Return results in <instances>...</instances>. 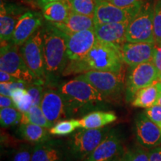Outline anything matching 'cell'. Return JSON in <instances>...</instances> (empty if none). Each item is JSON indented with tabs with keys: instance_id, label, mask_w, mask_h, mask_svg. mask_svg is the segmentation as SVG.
<instances>
[{
	"instance_id": "6da1fadb",
	"label": "cell",
	"mask_w": 161,
	"mask_h": 161,
	"mask_svg": "<svg viewBox=\"0 0 161 161\" xmlns=\"http://www.w3.org/2000/svg\"><path fill=\"white\" fill-rule=\"evenodd\" d=\"M124 62L121 56V47L96 40L93 47L82 59L68 62L64 75L84 73L90 70L121 73Z\"/></svg>"
},
{
	"instance_id": "7a4b0ae2",
	"label": "cell",
	"mask_w": 161,
	"mask_h": 161,
	"mask_svg": "<svg viewBox=\"0 0 161 161\" xmlns=\"http://www.w3.org/2000/svg\"><path fill=\"white\" fill-rule=\"evenodd\" d=\"M46 80L62 74L67 65L65 34L46 21L41 27Z\"/></svg>"
},
{
	"instance_id": "3957f363",
	"label": "cell",
	"mask_w": 161,
	"mask_h": 161,
	"mask_svg": "<svg viewBox=\"0 0 161 161\" xmlns=\"http://www.w3.org/2000/svg\"><path fill=\"white\" fill-rule=\"evenodd\" d=\"M58 91L64 98L68 116L98 105L105 97L90 83L76 78L61 84Z\"/></svg>"
},
{
	"instance_id": "277c9868",
	"label": "cell",
	"mask_w": 161,
	"mask_h": 161,
	"mask_svg": "<svg viewBox=\"0 0 161 161\" xmlns=\"http://www.w3.org/2000/svg\"><path fill=\"white\" fill-rule=\"evenodd\" d=\"M154 6L152 2H142L140 10L127 26L126 41L155 43L154 35Z\"/></svg>"
},
{
	"instance_id": "5b68a950",
	"label": "cell",
	"mask_w": 161,
	"mask_h": 161,
	"mask_svg": "<svg viewBox=\"0 0 161 161\" xmlns=\"http://www.w3.org/2000/svg\"><path fill=\"white\" fill-rule=\"evenodd\" d=\"M0 70L6 72L27 84L41 82L37 79L24 60L19 46L11 41L1 43Z\"/></svg>"
},
{
	"instance_id": "8992f818",
	"label": "cell",
	"mask_w": 161,
	"mask_h": 161,
	"mask_svg": "<svg viewBox=\"0 0 161 161\" xmlns=\"http://www.w3.org/2000/svg\"><path fill=\"white\" fill-rule=\"evenodd\" d=\"M109 131L108 128H81L74 133L68 142L72 158L77 160H84L105 138Z\"/></svg>"
},
{
	"instance_id": "52a82bcc",
	"label": "cell",
	"mask_w": 161,
	"mask_h": 161,
	"mask_svg": "<svg viewBox=\"0 0 161 161\" xmlns=\"http://www.w3.org/2000/svg\"><path fill=\"white\" fill-rule=\"evenodd\" d=\"M19 50L31 72L38 80L44 83L46 80V74L41 28L19 46Z\"/></svg>"
},
{
	"instance_id": "ba28073f",
	"label": "cell",
	"mask_w": 161,
	"mask_h": 161,
	"mask_svg": "<svg viewBox=\"0 0 161 161\" xmlns=\"http://www.w3.org/2000/svg\"><path fill=\"white\" fill-rule=\"evenodd\" d=\"M76 78L85 80L105 97L117 96L123 88V75L112 72L90 70Z\"/></svg>"
},
{
	"instance_id": "9c48e42d",
	"label": "cell",
	"mask_w": 161,
	"mask_h": 161,
	"mask_svg": "<svg viewBox=\"0 0 161 161\" xmlns=\"http://www.w3.org/2000/svg\"><path fill=\"white\" fill-rule=\"evenodd\" d=\"M160 74L153 62H147L130 67L126 82L125 97L132 102L136 92L159 80Z\"/></svg>"
},
{
	"instance_id": "30bf717a",
	"label": "cell",
	"mask_w": 161,
	"mask_h": 161,
	"mask_svg": "<svg viewBox=\"0 0 161 161\" xmlns=\"http://www.w3.org/2000/svg\"><path fill=\"white\" fill-rule=\"evenodd\" d=\"M142 3L130 8H121L105 1L96 3L93 17L95 25L129 22L140 10Z\"/></svg>"
},
{
	"instance_id": "8fae6325",
	"label": "cell",
	"mask_w": 161,
	"mask_h": 161,
	"mask_svg": "<svg viewBox=\"0 0 161 161\" xmlns=\"http://www.w3.org/2000/svg\"><path fill=\"white\" fill-rule=\"evenodd\" d=\"M64 34L69 61H75L84 58L93 47L97 40L94 29L75 33Z\"/></svg>"
},
{
	"instance_id": "7c38bea8",
	"label": "cell",
	"mask_w": 161,
	"mask_h": 161,
	"mask_svg": "<svg viewBox=\"0 0 161 161\" xmlns=\"http://www.w3.org/2000/svg\"><path fill=\"white\" fill-rule=\"evenodd\" d=\"M72 158L68 144L60 140L50 138L35 144L31 161H71Z\"/></svg>"
},
{
	"instance_id": "4fadbf2b",
	"label": "cell",
	"mask_w": 161,
	"mask_h": 161,
	"mask_svg": "<svg viewBox=\"0 0 161 161\" xmlns=\"http://www.w3.org/2000/svg\"><path fill=\"white\" fill-rule=\"evenodd\" d=\"M43 14L37 11H26L20 16L16 25L11 41L17 46H22L42 27Z\"/></svg>"
},
{
	"instance_id": "5bb4252c",
	"label": "cell",
	"mask_w": 161,
	"mask_h": 161,
	"mask_svg": "<svg viewBox=\"0 0 161 161\" xmlns=\"http://www.w3.org/2000/svg\"><path fill=\"white\" fill-rule=\"evenodd\" d=\"M155 48V43L126 42L121 47L122 61L130 67L147 62H153Z\"/></svg>"
},
{
	"instance_id": "9a60e30c",
	"label": "cell",
	"mask_w": 161,
	"mask_h": 161,
	"mask_svg": "<svg viewBox=\"0 0 161 161\" xmlns=\"http://www.w3.org/2000/svg\"><path fill=\"white\" fill-rule=\"evenodd\" d=\"M136 134L138 142L146 148H153L161 144V129L146 115L139 114L136 119Z\"/></svg>"
},
{
	"instance_id": "2e32d148",
	"label": "cell",
	"mask_w": 161,
	"mask_h": 161,
	"mask_svg": "<svg viewBox=\"0 0 161 161\" xmlns=\"http://www.w3.org/2000/svg\"><path fill=\"white\" fill-rule=\"evenodd\" d=\"M40 108L46 119L53 125L68 116L64 98L58 90H44Z\"/></svg>"
},
{
	"instance_id": "e0dca14e",
	"label": "cell",
	"mask_w": 161,
	"mask_h": 161,
	"mask_svg": "<svg viewBox=\"0 0 161 161\" xmlns=\"http://www.w3.org/2000/svg\"><path fill=\"white\" fill-rule=\"evenodd\" d=\"M122 151V142L114 130H110L100 144L83 161H114Z\"/></svg>"
},
{
	"instance_id": "ac0fdd59",
	"label": "cell",
	"mask_w": 161,
	"mask_h": 161,
	"mask_svg": "<svg viewBox=\"0 0 161 161\" xmlns=\"http://www.w3.org/2000/svg\"><path fill=\"white\" fill-rule=\"evenodd\" d=\"M23 8L12 4L1 1L0 6V40L1 43L10 42L20 16L25 12Z\"/></svg>"
},
{
	"instance_id": "d6986e66",
	"label": "cell",
	"mask_w": 161,
	"mask_h": 161,
	"mask_svg": "<svg viewBox=\"0 0 161 161\" xmlns=\"http://www.w3.org/2000/svg\"><path fill=\"white\" fill-rule=\"evenodd\" d=\"M128 23L129 22L95 25L94 31L96 38L104 43L122 47L127 42L126 31Z\"/></svg>"
},
{
	"instance_id": "ffe728a7",
	"label": "cell",
	"mask_w": 161,
	"mask_h": 161,
	"mask_svg": "<svg viewBox=\"0 0 161 161\" xmlns=\"http://www.w3.org/2000/svg\"><path fill=\"white\" fill-rule=\"evenodd\" d=\"M72 12L69 0H58L52 2L42 8L44 19L52 23H62Z\"/></svg>"
},
{
	"instance_id": "44dd1931",
	"label": "cell",
	"mask_w": 161,
	"mask_h": 161,
	"mask_svg": "<svg viewBox=\"0 0 161 161\" xmlns=\"http://www.w3.org/2000/svg\"><path fill=\"white\" fill-rule=\"evenodd\" d=\"M52 24L66 34L93 29L95 27L93 17L79 14L73 11L64 23Z\"/></svg>"
},
{
	"instance_id": "7402d4cb",
	"label": "cell",
	"mask_w": 161,
	"mask_h": 161,
	"mask_svg": "<svg viewBox=\"0 0 161 161\" xmlns=\"http://www.w3.org/2000/svg\"><path fill=\"white\" fill-rule=\"evenodd\" d=\"M117 116L113 111H93L79 119L80 128L98 129L115 122Z\"/></svg>"
},
{
	"instance_id": "603a6c76",
	"label": "cell",
	"mask_w": 161,
	"mask_h": 161,
	"mask_svg": "<svg viewBox=\"0 0 161 161\" xmlns=\"http://www.w3.org/2000/svg\"><path fill=\"white\" fill-rule=\"evenodd\" d=\"M158 82L157 80L151 85L138 90L131 102L132 105L136 108H148L158 104L161 93Z\"/></svg>"
},
{
	"instance_id": "cb8c5ba5",
	"label": "cell",
	"mask_w": 161,
	"mask_h": 161,
	"mask_svg": "<svg viewBox=\"0 0 161 161\" xmlns=\"http://www.w3.org/2000/svg\"><path fill=\"white\" fill-rule=\"evenodd\" d=\"M48 128L37 125L26 123L20 125L18 133L23 140L32 143H40L50 139Z\"/></svg>"
},
{
	"instance_id": "d4e9b609",
	"label": "cell",
	"mask_w": 161,
	"mask_h": 161,
	"mask_svg": "<svg viewBox=\"0 0 161 161\" xmlns=\"http://www.w3.org/2000/svg\"><path fill=\"white\" fill-rule=\"evenodd\" d=\"M34 124L50 129L53 124L51 123L44 115L40 105H33L26 112L22 113L20 124Z\"/></svg>"
},
{
	"instance_id": "484cf974",
	"label": "cell",
	"mask_w": 161,
	"mask_h": 161,
	"mask_svg": "<svg viewBox=\"0 0 161 161\" xmlns=\"http://www.w3.org/2000/svg\"><path fill=\"white\" fill-rule=\"evenodd\" d=\"M11 97L14 102L16 108L20 112L28 111L33 106L32 98L25 88H17L11 92Z\"/></svg>"
},
{
	"instance_id": "4316f807",
	"label": "cell",
	"mask_w": 161,
	"mask_h": 161,
	"mask_svg": "<svg viewBox=\"0 0 161 161\" xmlns=\"http://www.w3.org/2000/svg\"><path fill=\"white\" fill-rule=\"evenodd\" d=\"M80 128L79 120L69 119L60 120L49 130L51 135L65 136L72 134L77 128Z\"/></svg>"
},
{
	"instance_id": "83f0119b",
	"label": "cell",
	"mask_w": 161,
	"mask_h": 161,
	"mask_svg": "<svg viewBox=\"0 0 161 161\" xmlns=\"http://www.w3.org/2000/svg\"><path fill=\"white\" fill-rule=\"evenodd\" d=\"M22 112L14 108H5L0 109V123L2 127L8 128L20 122Z\"/></svg>"
},
{
	"instance_id": "f1b7e54d",
	"label": "cell",
	"mask_w": 161,
	"mask_h": 161,
	"mask_svg": "<svg viewBox=\"0 0 161 161\" xmlns=\"http://www.w3.org/2000/svg\"><path fill=\"white\" fill-rule=\"evenodd\" d=\"M72 11L79 14L94 17L96 3L95 0H69Z\"/></svg>"
},
{
	"instance_id": "f546056e",
	"label": "cell",
	"mask_w": 161,
	"mask_h": 161,
	"mask_svg": "<svg viewBox=\"0 0 161 161\" xmlns=\"http://www.w3.org/2000/svg\"><path fill=\"white\" fill-rule=\"evenodd\" d=\"M154 35L156 45L161 44V0H157L154 6Z\"/></svg>"
},
{
	"instance_id": "4dcf8cb0",
	"label": "cell",
	"mask_w": 161,
	"mask_h": 161,
	"mask_svg": "<svg viewBox=\"0 0 161 161\" xmlns=\"http://www.w3.org/2000/svg\"><path fill=\"white\" fill-rule=\"evenodd\" d=\"M26 90L31 96L33 105H40L43 95V87L40 82L30 83L26 85Z\"/></svg>"
},
{
	"instance_id": "1f68e13d",
	"label": "cell",
	"mask_w": 161,
	"mask_h": 161,
	"mask_svg": "<svg viewBox=\"0 0 161 161\" xmlns=\"http://www.w3.org/2000/svg\"><path fill=\"white\" fill-rule=\"evenodd\" d=\"M33 148L28 145L20 146L13 154L11 161H31Z\"/></svg>"
},
{
	"instance_id": "d6a6232c",
	"label": "cell",
	"mask_w": 161,
	"mask_h": 161,
	"mask_svg": "<svg viewBox=\"0 0 161 161\" xmlns=\"http://www.w3.org/2000/svg\"><path fill=\"white\" fill-rule=\"evenodd\" d=\"M146 115L160 127L161 125V105L157 104L155 105L146 108L145 110Z\"/></svg>"
},
{
	"instance_id": "836d02e7",
	"label": "cell",
	"mask_w": 161,
	"mask_h": 161,
	"mask_svg": "<svg viewBox=\"0 0 161 161\" xmlns=\"http://www.w3.org/2000/svg\"><path fill=\"white\" fill-rule=\"evenodd\" d=\"M130 161H150L148 152L142 148H136L132 152H128Z\"/></svg>"
},
{
	"instance_id": "e575fe53",
	"label": "cell",
	"mask_w": 161,
	"mask_h": 161,
	"mask_svg": "<svg viewBox=\"0 0 161 161\" xmlns=\"http://www.w3.org/2000/svg\"><path fill=\"white\" fill-rule=\"evenodd\" d=\"M103 1L108 2L113 5L121 8H130L142 3L143 0H103Z\"/></svg>"
},
{
	"instance_id": "d590c367",
	"label": "cell",
	"mask_w": 161,
	"mask_h": 161,
	"mask_svg": "<svg viewBox=\"0 0 161 161\" xmlns=\"http://www.w3.org/2000/svg\"><path fill=\"white\" fill-rule=\"evenodd\" d=\"M153 63L155 65L159 74L161 75V44L160 45H156Z\"/></svg>"
},
{
	"instance_id": "8d00e7d4",
	"label": "cell",
	"mask_w": 161,
	"mask_h": 161,
	"mask_svg": "<svg viewBox=\"0 0 161 161\" xmlns=\"http://www.w3.org/2000/svg\"><path fill=\"white\" fill-rule=\"evenodd\" d=\"M16 108L14 102L11 96H0V108Z\"/></svg>"
},
{
	"instance_id": "74e56055",
	"label": "cell",
	"mask_w": 161,
	"mask_h": 161,
	"mask_svg": "<svg viewBox=\"0 0 161 161\" xmlns=\"http://www.w3.org/2000/svg\"><path fill=\"white\" fill-rule=\"evenodd\" d=\"M16 81H21V80L10 75L8 72L0 70V82L1 83H11V82Z\"/></svg>"
},
{
	"instance_id": "f35d334b",
	"label": "cell",
	"mask_w": 161,
	"mask_h": 161,
	"mask_svg": "<svg viewBox=\"0 0 161 161\" xmlns=\"http://www.w3.org/2000/svg\"><path fill=\"white\" fill-rule=\"evenodd\" d=\"M150 161H161V146L153 148L148 152Z\"/></svg>"
},
{
	"instance_id": "ab89813d",
	"label": "cell",
	"mask_w": 161,
	"mask_h": 161,
	"mask_svg": "<svg viewBox=\"0 0 161 161\" xmlns=\"http://www.w3.org/2000/svg\"><path fill=\"white\" fill-rule=\"evenodd\" d=\"M55 1H58V0H35L34 2H36L37 5L42 8H43L44 6H45L46 5H47V4L52 3V2H55Z\"/></svg>"
},
{
	"instance_id": "60d3db41",
	"label": "cell",
	"mask_w": 161,
	"mask_h": 161,
	"mask_svg": "<svg viewBox=\"0 0 161 161\" xmlns=\"http://www.w3.org/2000/svg\"><path fill=\"white\" fill-rule=\"evenodd\" d=\"M121 161H130L129 154H128V152L126 153V154L122 157V158L121 159Z\"/></svg>"
},
{
	"instance_id": "b9f144b4",
	"label": "cell",
	"mask_w": 161,
	"mask_h": 161,
	"mask_svg": "<svg viewBox=\"0 0 161 161\" xmlns=\"http://www.w3.org/2000/svg\"><path fill=\"white\" fill-rule=\"evenodd\" d=\"M158 84L159 88H160V93H161V81H158Z\"/></svg>"
},
{
	"instance_id": "7bdbcfd3",
	"label": "cell",
	"mask_w": 161,
	"mask_h": 161,
	"mask_svg": "<svg viewBox=\"0 0 161 161\" xmlns=\"http://www.w3.org/2000/svg\"><path fill=\"white\" fill-rule=\"evenodd\" d=\"M158 104H160V105H161V96H160V98H159V101H158Z\"/></svg>"
},
{
	"instance_id": "ee69618b",
	"label": "cell",
	"mask_w": 161,
	"mask_h": 161,
	"mask_svg": "<svg viewBox=\"0 0 161 161\" xmlns=\"http://www.w3.org/2000/svg\"><path fill=\"white\" fill-rule=\"evenodd\" d=\"M114 161H121V158H116V160H114Z\"/></svg>"
},
{
	"instance_id": "f6af8a7d",
	"label": "cell",
	"mask_w": 161,
	"mask_h": 161,
	"mask_svg": "<svg viewBox=\"0 0 161 161\" xmlns=\"http://www.w3.org/2000/svg\"><path fill=\"white\" fill-rule=\"evenodd\" d=\"M96 1V3H98V2H102V1H103V0H95Z\"/></svg>"
},
{
	"instance_id": "bcb514c9",
	"label": "cell",
	"mask_w": 161,
	"mask_h": 161,
	"mask_svg": "<svg viewBox=\"0 0 161 161\" xmlns=\"http://www.w3.org/2000/svg\"><path fill=\"white\" fill-rule=\"evenodd\" d=\"M159 80L161 81V75H160V76H159Z\"/></svg>"
},
{
	"instance_id": "7dc6e473",
	"label": "cell",
	"mask_w": 161,
	"mask_h": 161,
	"mask_svg": "<svg viewBox=\"0 0 161 161\" xmlns=\"http://www.w3.org/2000/svg\"><path fill=\"white\" fill-rule=\"evenodd\" d=\"M27 1H31V2H34L35 0H27Z\"/></svg>"
},
{
	"instance_id": "c3c4849f",
	"label": "cell",
	"mask_w": 161,
	"mask_h": 161,
	"mask_svg": "<svg viewBox=\"0 0 161 161\" xmlns=\"http://www.w3.org/2000/svg\"><path fill=\"white\" fill-rule=\"evenodd\" d=\"M160 129H161V125H160Z\"/></svg>"
},
{
	"instance_id": "681fc988",
	"label": "cell",
	"mask_w": 161,
	"mask_h": 161,
	"mask_svg": "<svg viewBox=\"0 0 161 161\" xmlns=\"http://www.w3.org/2000/svg\"><path fill=\"white\" fill-rule=\"evenodd\" d=\"M121 159H122V158H121Z\"/></svg>"
}]
</instances>
